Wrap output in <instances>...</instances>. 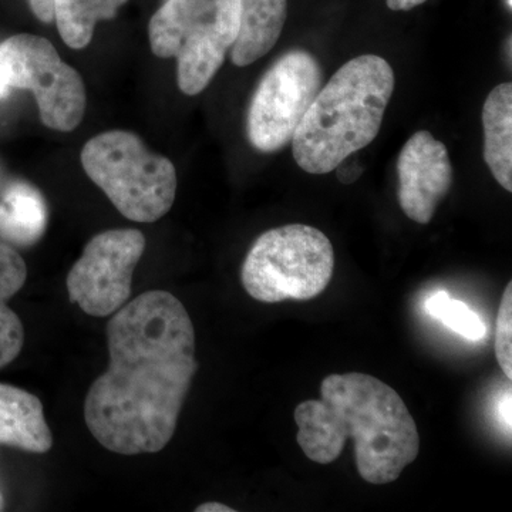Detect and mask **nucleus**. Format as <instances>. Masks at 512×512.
<instances>
[{
    "mask_svg": "<svg viewBox=\"0 0 512 512\" xmlns=\"http://www.w3.org/2000/svg\"><path fill=\"white\" fill-rule=\"evenodd\" d=\"M106 336L109 365L84 400L87 429L111 453H158L197 375L190 315L173 293L148 291L113 313Z\"/></svg>",
    "mask_w": 512,
    "mask_h": 512,
    "instance_id": "obj_1",
    "label": "nucleus"
},
{
    "mask_svg": "<svg viewBox=\"0 0 512 512\" xmlns=\"http://www.w3.org/2000/svg\"><path fill=\"white\" fill-rule=\"evenodd\" d=\"M299 447L313 463L338 460L346 441L355 443L356 468L369 484H390L416 461L420 436L400 394L366 373L329 375L320 400L295 409Z\"/></svg>",
    "mask_w": 512,
    "mask_h": 512,
    "instance_id": "obj_2",
    "label": "nucleus"
},
{
    "mask_svg": "<svg viewBox=\"0 0 512 512\" xmlns=\"http://www.w3.org/2000/svg\"><path fill=\"white\" fill-rule=\"evenodd\" d=\"M394 92L392 66L375 55L355 57L319 90L292 138L293 158L309 174H328L369 146Z\"/></svg>",
    "mask_w": 512,
    "mask_h": 512,
    "instance_id": "obj_3",
    "label": "nucleus"
},
{
    "mask_svg": "<svg viewBox=\"0 0 512 512\" xmlns=\"http://www.w3.org/2000/svg\"><path fill=\"white\" fill-rule=\"evenodd\" d=\"M82 165L127 220L150 224L173 207L177 194L174 164L148 150L131 131H106L87 141Z\"/></svg>",
    "mask_w": 512,
    "mask_h": 512,
    "instance_id": "obj_4",
    "label": "nucleus"
},
{
    "mask_svg": "<svg viewBox=\"0 0 512 512\" xmlns=\"http://www.w3.org/2000/svg\"><path fill=\"white\" fill-rule=\"evenodd\" d=\"M333 272L330 239L311 225L289 224L256 239L242 264L241 281L255 301H309L328 288Z\"/></svg>",
    "mask_w": 512,
    "mask_h": 512,
    "instance_id": "obj_5",
    "label": "nucleus"
},
{
    "mask_svg": "<svg viewBox=\"0 0 512 512\" xmlns=\"http://www.w3.org/2000/svg\"><path fill=\"white\" fill-rule=\"evenodd\" d=\"M30 90L46 127L72 131L86 113V87L74 67L42 36L22 33L0 43V92Z\"/></svg>",
    "mask_w": 512,
    "mask_h": 512,
    "instance_id": "obj_6",
    "label": "nucleus"
},
{
    "mask_svg": "<svg viewBox=\"0 0 512 512\" xmlns=\"http://www.w3.org/2000/svg\"><path fill=\"white\" fill-rule=\"evenodd\" d=\"M320 89L322 69L311 53L292 50L276 60L249 106L247 131L252 146L262 153L284 148Z\"/></svg>",
    "mask_w": 512,
    "mask_h": 512,
    "instance_id": "obj_7",
    "label": "nucleus"
},
{
    "mask_svg": "<svg viewBox=\"0 0 512 512\" xmlns=\"http://www.w3.org/2000/svg\"><path fill=\"white\" fill-rule=\"evenodd\" d=\"M138 229H110L87 242L67 275L72 303L87 315L106 318L120 311L131 296L134 269L146 251Z\"/></svg>",
    "mask_w": 512,
    "mask_h": 512,
    "instance_id": "obj_8",
    "label": "nucleus"
},
{
    "mask_svg": "<svg viewBox=\"0 0 512 512\" xmlns=\"http://www.w3.org/2000/svg\"><path fill=\"white\" fill-rule=\"evenodd\" d=\"M241 23V0H208L175 56L181 92L197 96L207 89L237 42Z\"/></svg>",
    "mask_w": 512,
    "mask_h": 512,
    "instance_id": "obj_9",
    "label": "nucleus"
},
{
    "mask_svg": "<svg viewBox=\"0 0 512 512\" xmlns=\"http://www.w3.org/2000/svg\"><path fill=\"white\" fill-rule=\"evenodd\" d=\"M397 175L404 214L417 224H429L453 184L447 147L429 131H417L404 144L397 160Z\"/></svg>",
    "mask_w": 512,
    "mask_h": 512,
    "instance_id": "obj_10",
    "label": "nucleus"
},
{
    "mask_svg": "<svg viewBox=\"0 0 512 512\" xmlns=\"http://www.w3.org/2000/svg\"><path fill=\"white\" fill-rule=\"evenodd\" d=\"M0 444L36 454L53 446L39 397L5 383H0Z\"/></svg>",
    "mask_w": 512,
    "mask_h": 512,
    "instance_id": "obj_11",
    "label": "nucleus"
},
{
    "mask_svg": "<svg viewBox=\"0 0 512 512\" xmlns=\"http://www.w3.org/2000/svg\"><path fill=\"white\" fill-rule=\"evenodd\" d=\"M242 23L231 49L235 66L245 67L264 57L281 37L288 0H241Z\"/></svg>",
    "mask_w": 512,
    "mask_h": 512,
    "instance_id": "obj_12",
    "label": "nucleus"
},
{
    "mask_svg": "<svg viewBox=\"0 0 512 512\" xmlns=\"http://www.w3.org/2000/svg\"><path fill=\"white\" fill-rule=\"evenodd\" d=\"M484 160L497 183L512 191V84L488 94L483 107Z\"/></svg>",
    "mask_w": 512,
    "mask_h": 512,
    "instance_id": "obj_13",
    "label": "nucleus"
},
{
    "mask_svg": "<svg viewBox=\"0 0 512 512\" xmlns=\"http://www.w3.org/2000/svg\"><path fill=\"white\" fill-rule=\"evenodd\" d=\"M47 227V205L29 184H13L0 198V237L12 244L32 245Z\"/></svg>",
    "mask_w": 512,
    "mask_h": 512,
    "instance_id": "obj_14",
    "label": "nucleus"
},
{
    "mask_svg": "<svg viewBox=\"0 0 512 512\" xmlns=\"http://www.w3.org/2000/svg\"><path fill=\"white\" fill-rule=\"evenodd\" d=\"M28 268L15 248L0 242V369L19 356L25 343L22 320L8 301L25 285Z\"/></svg>",
    "mask_w": 512,
    "mask_h": 512,
    "instance_id": "obj_15",
    "label": "nucleus"
},
{
    "mask_svg": "<svg viewBox=\"0 0 512 512\" xmlns=\"http://www.w3.org/2000/svg\"><path fill=\"white\" fill-rule=\"evenodd\" d=\"M208 0H165L148 26L151 52L160 59L177 56L192 23Z\"/></svg>",
    "mask_w": 512,
    "mask_h": 512,
    "instance_id": "obj_16",
    "label": "nucleus"
},
{
    "mask_svg": "<svg viewBox=\"0 0 512 512\" xmlns=\"http://www.w3.org/2000/svg\"><path fill=\"white\" fill-rule=\"evenodd\" d=\"M53 13L67 46L83 49L92 42L94 29L101 20L97 0H53Z\"/></svg>",
    "mask_w": 512,
    "mask_h": 512,
    "instance_id": "obj_17",
    "label": "nucleus"
},
{
    "mask_svg": "<svg viewBox=\"0 0 512 512\" xmlns=\"http://www.w3.org/2000/svg\"><path fill=\"white\" fill-rule=\"evenodd\" d=\"M431 318L440 320L446 328L467 340H481L487 336V326L467 303L451 298L447 292H436L426 302Z\"/></svg>",
    "mask_w": 512,
    "mask_h": 512,
    "instance_id": "obj_18",
    "label": "nucleus"
},
{
    "mask_svg": "<svg viewBox=\"0 0 512 512\" xmlns=\"http://www.w3.org/2000/svg\"><path fill=\"white\" fill-rule=\"evenodd\" d=\"M495 357L508 380L512 379V282L501 298L495 322Z\"/></svg>",
    "mask_w": 512,
    "mask_h": 512,
    "instance_id": "obj_19",
    "label": "nucleus"
},
{
    "mask_svg": "<svg viewBox=\"0 0 512 512\" xmlns=\"http://www.w3.org/2000/svg\"><path fill=\"white\" fill-rule=\"evenodd\" d=\"M511 387H508L507 392L498 400V421L503 426L504 433L511 437L512 417H511Z\"/></svg>",
    "mask_w": 512,
    "mask_h": 512,
    "instance_id": "obj_20",
    "label": "nucleus"
},
{
    "mask_svg": "<svg viewBox=\"0 0 512 512\" xmlns=\"http://www.w3.org/2000/svg\"><path fill=\"white\" fill-rule=\"evenodd\" d=\"M29 3L36 18L42 20L43 23H50L55 20L53 0H29Z\"/></svg>",
    "mask_w": 512,
    "mask_h": 512,
    "instance_id": "obj_21",
    "label": "nucleus"
},
{
    "mask_svg": "<svg viewBox=\"0 0 512 512\" xmlns=\"http://www.w3.org/2000/svg\"><path fill=\"white\" fill-rule=\"evenodd\" d=\"M336 170H338L339 181L343 184L355 183L357 178L360 177V174H362V168L356 164L348 165L342 163L336 167Z\"/></svg>",
    "mask_w": 512,
    "mask_h": 512,
    "instance_id": "obj_22",
    "label": "nucleus"
},
{
    "mask_svg": "<svg viewBox=\"0 0 512 512\" xmlns=\"http://www.w3.org/2000/svg\"><path fill=\"white\" fill-rule=\"evenodd\" d=\"M128 0H97L99 5L101 19L110 20L117 15L121 6L126 5Z\"/></svg>",
    "mask_w": 512,
    "mask_h": 512,
    "instance_id": "obj_23",
    "label": "nucleus"
},
{
    "mask_svg": "<svg viewBox=\"0 0 512 512\" xmlns=\"http://www.w3.org/2000/svg\"><path fill=\"white\" fill-rule=\"evenodd\" d=\"M424 2L426 0H387V6L392 10H410Z\"/></svg>",
    "mask_w": 512,
    "mask_h": 512,
    "instance_id": "obj_24",
    "label": "nucleus"
},
{
    "mask_svg": "<svg viewBox=\"0 0 512 512\" xmlns=\"http://www.w3.org/2000/svg\"><path fill=\"white\" fill-rule=\"evenodd\" d=\"M197 512H235L234 508L228 507V505L215 503V501H211V503H204L198 505L195 508Z\"/></svg>",
    "mask_w": 512,
    "mask_h": 512,
    "instance_id": "obj_25",
    "label": "nucleus"
},
{
    "mask_svg": "<svg viewBox=\"0 0 512 512\" xmlns=\"http://www.w3.org/2000/svg\"><path fill=\"white\" fill-rule=\"evenodd\" d=\"M3 505H5V501H3V495L0 493V510H2Z\"/></svg>",
    "mask_w": 512,
    "mask_h": 512,
    "instance_id": "obj_26",
    "label": "nucleus"
},
{
    "mask_svg": "<svg viewBox=\"0 0 512 512\" xmlns=\"http://www.w3.org/2000/svg\"><path fill=\"white\" fill-rule=\"evenodd\" d=\"M505 2H507V5H508V8H512V2L511 0H505Z\"/></svg>",
    "mask_w": 512,
    "mask_h": 512,
    "instance_id": "obj_27",
    "label": "nucleus"
}]
</instances>
